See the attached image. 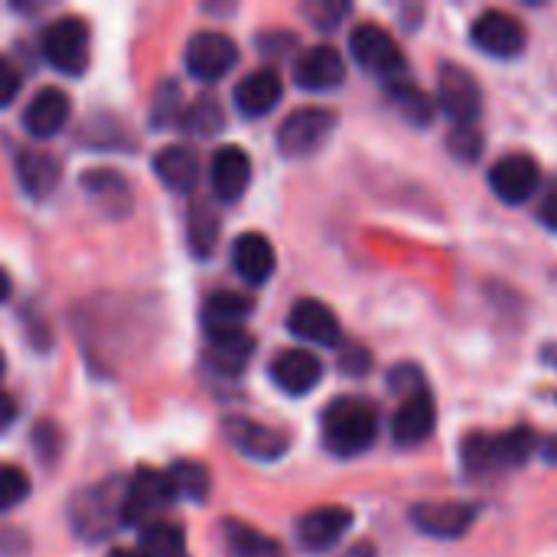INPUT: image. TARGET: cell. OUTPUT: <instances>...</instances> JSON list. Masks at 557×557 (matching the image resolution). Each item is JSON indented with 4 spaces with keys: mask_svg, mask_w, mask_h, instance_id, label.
Instances as JSON below:
<instances>
[{
    "mask_svg": "<svg viewBox=\"0 0 557 557\" xmlns=\"http://www.w3.org/2000/svg\"><path fill=\"white\" fill-rule=\"evenodd\" d=\"M16 180L29 199H49L59 189L62 163L46 150H20L16 153Z\"/></svg>",
    "mask_w": 557,
    "mask_h": 557,
    "instance_id": "23",
    "label": "cell"
},
{
    "mask_svg": "<svg viewBox=\"0 0 557 557\" xmlns=\"http://www.w3.org/2000/svg\"><path fill=\"white\" fill-rule=\"evenodd\" d=\"M153 173L160 176V183L173 193H193L199 183V157L189 147L170 144L163 150H157L153 157Z\"/></svg>",
    "mask_w": 557,
    "mask_h": 557,
    "instance_id": "25",
    "label": "cell"
},
{
    "mask_svg": "<svg viewBox=\"0 0 557 557\" xmlns=\"http://www.w3.org/2000/svg\"><path fill=\"white\" fill-rule=\"evenodd\" d=\"M176 503L170 473L140 470L124 490V525H150L166 506Z\"/></svg>",
    "mask_w": 557,
    "mask_h": 557,
    "instance_id": "8",
    "label": "cell"
},
{
    "mask_svg": "<svg viewBox=\"0 0 557 557\" xmlns=\"http://www.w3.org/2000/svg\"><path fill=\"white\" fill-rule=\"evenodd\" d=\"M539 180H542V170H539L535 157H529V153H509V157L496 160L490 170L493 193L509 206L529 202L539 189Z\"/></svg>",
    "mask_w": 557,
    "mask_h": 557,
    "instance_id": "13",
    "label": "cell"
},
{
    "mask_svg": "<svg viewBox=\"0 0 557 557\" xmlns=\"http://www.w3.org/2000/svg\"><path fill=\"white\" fill-rule=\"evenodd\" d=\"M108 557H147L140 548H114Z\"/></svg>",
    "mask_w": 557,
    "mask_h": 557,
    "instance_id": "41",
    "label": "cell"
},
{
    "mask_svg": "<svg viewBox=\"0 0 557 557\" xmlns=\"http://www.w3.org/2000/svg\"><path fill=\"white\" fill-rule=\"evenodd\" d=\"M294 78L304 91H336L346 82V62L343 52L333 46H313L307 49L297 65H294Z\"/></svg>",
    "mask_w": 557,
    "mask_h": 557,
    "instance_id": "18",
    "label": "cell"
},
{
    "mask_svg": "<svg viewBox=\"0 0 557 557\" xmlns=\"http://www.w3.org/2000/svg\"><path fill=\"white\" fill-rule=\"evenodd\" d=\"M186 242H189V251L196 258H209L215 251V245H219V215H215V209H209L206 202L189 206Z\"/></svg>",
    "mask_w": 557,
    "mask_h": 557,
    "instance_id": "29",
    "label": "cell"
},
{
    "mask_svg": "<svg viewBox=\"0 0 557 557\" xmlns=\"http://www.w3.org/2000/svg\"><path fill=\"white\" fill-rule=\"evenodd\" d=\"M124 490L127 483L108 480L85 493H75L72 499V525L85 539H104L117 525H124Z\"/></svg>",
    "mask_w": 557,
    "mask_h": 557,
    "instance_id": "3",
    "label": "cell"
},
{
    "mask_svg": "<svg viewBox=\"0 0 557 557\" xmlns=\"http://www.w3.org/2000/svg\"><path fill=\"white\" fill-rule=\"evenodd\" d=\"M16 414H20V408H16V401H13V395L0 392V434L13 428Z\"/></svg>",
    "mask_w": 557,
    "mask_h": 557,
    "instance_id": "39",
    "label": "cell"
},
{
    "mask_svg": "<svg viewBox=\"0 0 557 557\" xmlns=\"http://www.w3.org/2000/svg\"><path fill=\"white\" fill-rule=\"evenodd\" d=\"M392 98H395V104L401 108V114H405L411 124H428V121H434V101H431L421 88H414L408 78L392 82Z\"/></svg>",
    "mask_w": 557,
    "mask_h": 557,
    "instance_id": "32",
    "label": "cell"
},
{
    "mask_svg": "<svg viewBox=\"0 0 557 557\" xmlns=\"http://www.w3.org/2000/svg\"><path fill=\"white\" fill-rule=\"evenodd\" d=\"M535 454V434L516 428L506 434H470L460 447V463L470 480H486L493 473L519 470Z\"/></svg>",
    "mask_w": 557,
    "mask_h": 557,
    "instance_id": "2",
    "label": "cell"
},
{
    "mask_svg": "<svg viewBox=\"0 0 557 557\" xmlns=\"http://www.w3.org/2000/svg\"><path fill=\"white\" fill-rule=\"evenodd\" d=\"M183 62H186V72L196 82H219V78H225L235 69L238 46H235L232 36H225L219 29H206V33H196L186 42Z\"/></svg>",
    "mask_w": 557,
    "mask_h": 557,
    "instance_id": "7",
    "label": "cell"
},
{
    "mask_svg": "<svg viewBox=\"0 0 557 557\" xmlns=\"http://www.w3.org/2000/svg\"><path fill=\"white\" fill-rule=\"evenodd\" d=\"M352 529V512L346 506H320L297 522V545L307 555L333 552Z\"/></svg>",
    "mask_w": 557,
    "mask_h": 557,
    "instance_id": "12",
    "label": "cell"
},
{
    "mask_svg": "<svg viewBox=\"0 0 557 557\" xmlns=\"http://www.w3.org/2000/svg\"><path fill=\"white\" fill-rule=\"evenodd\" d=\"M287 330L297 339L313 343V346H336L339 336H343V326H339L336 313L323 300H313V297H304V300H297L290 307Z\"/></svg>",
    "mask_w": 557,
    "mask_h": 557,
    "instance_id": "17",
    "label": "cell"
},
{
    "mask_svg": "<svg viewBox=\"0 0 557 557\" xmlns=\"http://www.w3.org/2000/svg\"><path fill=\"white\" fill-rule=\"evenodd\" d=\"M349 3H339V0H317V3H307L304 7V16L317 26V29H336L346 16H349Z\"/></svg>",
    "mask_w": 557,
    "mask_h": 557,
    "instance_id": "35",
    "label": "cell"
},
{
    "mask_svg": "<svg viewBox=\"0 0 557 557\" xmlns=\"http://www.w3.org/2000/svg\"><path fill=\"white\" fill-rule=\"evenodd\" d=\"M349 52H352L359 69H366L369 75H379L385 82H398L405 72V55H401L395 36L375 23H362L352 29Z\"/></svg>",
    "mask_w": 557,
    "mask_h": 557,
    "instance_id": "5",
    "label": "cell"
},
{
    "mask_svg": "<svg viewBox=\"0 0 557 557\" xmlns=\"http://www.w3.org/2000/svg\"><path fill=\"white\" fill-rule=\"evenodd\" d=\"M437 101L457 124H473L483 111V91L463 65L444 62L437 72Z\"/></svg>",
    "mask_w": 557,
    "mask_h": 557,
    "instance_id": "10",
    "label": "cell"
},
{
    "mask_svg": "<svg viewBox=\"0 0 557 557\" xmlns=\"http://www.w3.org/2000/svg\"><path fill=\"white\" fill-rule=\"evenodd\" d=\"M222 434L232 450H238L242 457L258 460V463H274L287 454V437L281 431L248 421V418H225Z\"/></svg>",
    "mask_w": 557,
    "mask_h": 557,
    "instance_id": "11",
    "label": "cell"
},
{
    "mask_svg": "<svg viewBox=\"0 0 557 557\" xmlns=\"http://www.w3.org/2000/svg\"><path fill=\"white\" fill-rule=\"evenodd\" d=\"M232 268L235 274L251 284V287H261L271 281L274 268H277V255H274V245L261 235V232H245L235 238L232 245Z\"/></svg>",
    "mask_w": 557,
    "mask_h": 557,
    "instance_id": "21",
    "label": "cell"
},
{
    "mask_svg": "<svg viewBox=\"0 0 557 557\" xmlns=\"http://www.w3.org/2000/svg\"><path fill=\"white\" fill-rule=\"evenodd\" d=\"M85 189L111 212H127L131 209V186L121 173L114 170H91L82 176Z\"/></svg>",
    "mask_w": 557,
    "mask_h": 557,
    "instance_id": "28",
    "label": "cell"
},
{
    "mask_svg": "<svg viewBox=\"0 0 557 557\" xmlns=\"http://www.w3.org/2000/svg\"><path fill=\"white\" fill-rule=\"evenodd\" d=\"M434 428H437V405L428 388L411 392L392 418V437L398 447L424 444L434 434Z\"/></svg>",
    "mask_w": 557,
    "mask_h": 557,
    "instance_id": "14",
    "label": "cell"
},
{
    "mask_svg": "<svg viewBox=\"0 0 557 557\" xmlns=\"http://www.w3.org/2000/svg\"><path fill=\"white\" fill-rule=\"evenodd\" d=\"M137 548L147 557H189L183 529H176L170 522H150V525H144Z\"/></svg>",
    "mask_w": 557,
    "mask_h": 557,
    "instance_id": "30",
    "label": "cell"
},
{
    "mask_svg": "<svg viewBox=\"0 0 557 557\" xmlns=\"http://www.w3.org/2000/svg\"><path fill=\"white\" fill-rule=\"evenodd\" d=\"M235 108L238 114L245 117H264L271 114L281 98H284V82L274 69H258V72H248L238 85H235Z\"/></svg>",
    "mask_w": 557,
    "mask_h": 557,
    "instance_id": "22",
    "label": "cell"
},
{
    "mask_svg": "<svg viewBox=\"0 0 557 557\" xmlns=\"http://www.w3.org/2000/svg\"><path fill=\"white\" fill-rule=\"evenodd\" d=\"M183 124L189 127V134L196 137H209V134H219L222 124H225V114L219 108L215 98H196L189 104V111L183 114Z\"/></svg>",
    "mask_w": 557,
    "mask_h": 557,
    "instance_id": "33",
    "label": "cell"
},
{
    "mask_svg": "<svg viewBox=\"0 0 557 557\" xmlns=\"http://www.w3.org/2000/svg\"><path fill=\"white\" fill-rule=\"evenodd\" d=\"M379 437V411L372 401L346 395L323 411V444L333 457H359Z\"/></svg>",
    "mask_w": 557,
    "mask_h": 557,
    "instance_id": "1",
    "label": "cell"
},
{
    "mask_svg": "<svg viewBox=\"0 0 557 557\" xmlns=\"http://www.w3.org/2000/svg\"><path fill=\"white\" fill-rule=\"evenodd\" d=\"M539 219H542V225L545 228H552L557 232V186L542 199V206H539Z\"/></svg>",
    "mask_w": 557,
    "mask_h": 557,
    "instance_id": "38",
    "label": "cell"
},
{
    "mask_svg": "<svg viewBox=\"0 0 557 557\" xmlns=\"http://www.w3.org/2000/svg\"><path fill=\"white\" fill-rule=\"evenodd\" d=\"M26 496H29L26 473L20 467H13V463H0V512L16 509Z\"/></svg>",
    "mask_w": 557,
    "mask_h": 557,
    "instance_id": "34",
    "label": "cell"
},
{
    "mask_svg": "<svg viewBox=\"0 0 557 557\" xmlns=\"http://www.w3.org/2000/svg\"><path fill=\"white\" fill-rule=\"evenodd\" d=\"M72 114V101L62 88H42L29 98L26 111H23V127L29 137L36 140H49L55 137Z\"/></svg>",
    "mask_w": 557,
    "mask_h": 557,
    "instance_id": "20",
    "label": "cell"
},
{
    "mask_svg": "<svg viewBox=\"0 0 557 557\" xmlns=\"http://www.w3.org/2000/svg\"><path fill=\"white\" fill-rule=\"evenodd\" d=\"M336 131V114L330 108H300L277 127V150L290 160L317 153Z\"/></svg>",
    "mask_w": 557,
    "mask_h": 557,
    "instance_id": "6",
    "label": "cell"
},
{
    "mask_svg": "<svg viewBox=\"0 0 557 557\" xmlns=\"http://www.w3.org/2000/svg\"><path fill=\"white\" fill-rule=\"evenodd\" d=\"M170 483H173V493L176 499H189V503H202L209 496V470L193 463V460H183L170 470Z\"/></svg>",
    "mask_w": 557,
    "mask_h": 557,
    "instance_id": "31",
    "label": "cell"
},
{
    "mask_svg": "<svg viewBox=\"0 0 557 557\" xmlns=\"http://www.w3.org/2000/svg\"><path fill=\"white\" fill-rule=\"evenodd\" d=\"M39 52L42 59L62 72V75H82L88 69V55H91V33L88 23L78 16H59L52 20L42 36H39Z\"/></svg>",
    "mask_w": 557,
    "mask_h": 557,
    "instance_id": "4",
    "label": "cell"
},
{
    "mask_svg": "<svg viewBox=\"0 0 557 557\" xmlns=\"http://www.w3.org/2000/svg\"><path fill=\"white\" fill-rule=\"evenodd\" d=\"M545 457H548L552 463H557V437L548 444V447H545Z\"/></svg>",
    "mask_w": 557,
    "mask_h": 557,
    "instance_id": "42",
    "label": "cell"
},
{
    "mask_svg": "<svg viewBox=\"0 0 557 557\" xmlns=\"http://www.w3.org/2000/svg\"><path fill=\"white\" fill-rule=\"evenodd\" d=\"M225 548H228V557H284L274 539L232 519L225 522Z\"/></svg>",
    "mask_w": 557,
    "mask_h": 557,
    "instance_id": "27",
    "label": "cell"
},
{
    "mask_svg": "<svg viewBox=\"0 0 557 557\" xmlns=\"http://www.w3.org/2000/svg\"><path fill=\"white\" fill-rule=\"evenodd\" d=\"M251 183V157L242 147H219L209 163V186L219 202H238Z\"/></svg>",
    "mask_w": 557,
    "mask_h": 557,
    "instance_id": "19",
    "label": "cell"
},
{
    "mask_svg": "<svg viewBox=\"0 0 557 557\" xmlns=\"http://www.w3.org/2000/svg\"><path fill=\"white\" fill-rule=\"evenodd\" d=\"M483 134L473 127V124H457L454 131H450V137H447V147L454 150V157H460V160H467V163H473L480 153H483Z\"/></svg>",
    "mask_w": 557,
    "mask_h": 557,
    "instance_id": "36",
    "label": "cell"
},
{
    "mask_svg": "<svg viewBox=\"0 0 557 557\" xmlns=\"http://www.w3.org/2000/svg\"><path fill=\"white\" fill-rule=\"evenodd\" d=\"M271 382L284 395L304 398V395H310L323 382V362L313 352H307V349H284L271 362Z\"/></svg>",
    "mask_w": 557,
    "mask_h": 557,
    "instance_id": "15",
    "label": "cell"
},
{
    "mask_svg": "<svg viewBox=\"0 0 557 557\" xmlns=\"http://www.w3.org/2000/svg\"><path fill=\"white\" fill-rule=\"evenodd\" d=\"M476 522L470 503H418L411 509V525L431 539H460Z\"/></svg>",
    "mask_w": 557,
    "mask_h": 557,
    "instance_id": "16",
    "label": "cell"
},
{
    "mask_svg": "<svg viewBox=\"0 0 557 557\" xmlns=\"http://www.w3.org/2000/svg\"><path fill=\"white\" fill-rule=\"evenodd\" d=\"M470 36L493 59H519L525 52V42H529V33H525L522 20H516L506 10L480 13L473 29H470Z\"/></svg>",
    "mask_w": 557,
    "mask_h": 557,
    "instance_id": "9",
    "label": "cell"
},
{
    "mask_svg": "<svg viewBox=\"0 0 557 557\" xmlns=\"http://www.w3.org/2000/svg\"><path fill=\"white\" fill-rule=\"evenodd\" d=\"M10 287H13V284H10V274H7V271L0 268V304H3L7 297H10Z\"/></svg>",
    "mask_w": 557,
    "mask_h": 557,
    "instance_id": "40",
    "label": "cell"
},
{
    "mask_svg": "<svg viewBox=\"0 0 557 557\" xmlns=\"http://www.w3.org/2000/svg\"><path fill=\"white\" fill-rule=\"evenodd\" d=\"M20 95V72L10 59L0 55V108H10Z\"/></svg>",
    "mask_w": 557,
    "mask_h": 557,
    "instance_id": "37",
    "label": "cell"
},
{
    "mask_svg": "<svg viewBox=\"0 0 557 557\" xmlns=\"http://www.w3.org/2000/svg\"><path fill=\"white\" fill-rule=\"evenodd\" d=\"M0 375H3V352H0Z\"/></svg>",
    "mask_w": 557,
    "mask_h": 557,
    "instance_id": "43",
    "label": "cell"
},
{
    "mask_svg": "<svg viewBox=\"0 0 557 557\" xmlns=\"http://www.w3.org/2000/svg\"><path fill=\"white\" fill-rule=\"evenodd\" d=\"M255 352V339L242 330V326H232V330H209V343H206V359L215 372L222 375H238L248 359Z\"/></svg>",
    "mask_w": 557,
    "mask_h": 557,
    "instance_id": "24",
    "label": "cell"
},
{
    "mask_svg": "<svg viewBox=\"0 0 557 557\" xmlns=\"http://www.w3.org/2000/svg\"><path fill=\"white\" fill-rule=\"evenodd\" d=\"M255 310L251 297L235 294V290H219L206 300L202 313H206V330H232L242 326V320Z\"/></svg>",
    "mask_w": 557,
    "mask_h": 557,
    "instance_id": "26",
    "label": "cell"
}]
</instances>
